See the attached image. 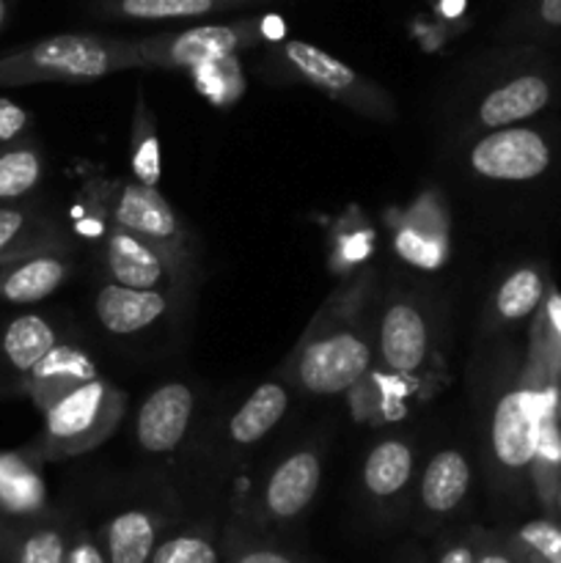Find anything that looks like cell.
<instances>
[{"label": "cell", "instance_id": "4dcf8cb0", "mask_svg": "<svg viewBox=\"0 0 561 563\" xmlns=\"http://www.w3.org/2000/svg\"><path fill=\"white\" fill-rule=\"evenodd\" d=\"M152 563H218V555L201 537H170L154 550Z\"/></svg>", "mask_w": 561, "mask_h": 563}, {"label": "cell", "instance_id": "4316f807", "mask_svg": "<svg viewBox=\"0 0 561 563\" xmlns=\"http://www.w3.org/2000/svg\"><path fill=\"white\" fill-rule=\"evenodd\" d=\"M130 174L141 185L157 187L163 176V157H160V135L157 121L143 88L135 93V110H132V132H130Z\"/></svg>", "mask_w": 561, "mask_h": 563}, {"label": "cell", "instance_id": "e575fe53", "mask_svg": "<svg viewBox=\"0 0 561 563\" xmlns=\"http://www.w3.org/2000/svg\"><path fill=\"white\" fill-rule=\"evenodd\" d=\"M440 563H476V555H473V550L465 548V544H457V548L446 550Z\"/></svg>", "mask_w": 561, "mask_h": 563}, {"label": "cell", "instance_id": "7a4b0ae2", "mask_svg": "<svg viewBox=\"0 0 561 563\" xmlns=\"http://www.w3.org/2000/svg\"><path fill=\"white\" fill-rule=\"evenodd\" d=\"M556 385L526 355L506 352L501 361L487 412V451L498 473L512 482H531L539 423L544 407L556 399Z\"/></svg>", "mask_w": 561, "mask_h": 563}, {"label": "cell", "instance_id": "cb8c5ba5", "mask_svg": "<svg viewBox=\"0 0 561 563\" xmlns=\"http://www.w3.org/2000/svg\"><path fill=\"white\" fill-rule=\"evenodd\" d=\"M473 471L465 451L440 449L429 456L421 473V504L432 515H449L465 500Z\"/></svg>", "mask_w": 561, "mask_h": 563}, {"label": "cell", "instance_id": "83f0119b", "mask_svg": "<svg viewBox=\"0 0 561 563\" xmlns=\"http://www.w3.org/2000/svg\"><path fill=\"white\" fill-rule=\"evenodd\" d=\"M154 528L152 515L146 511H124L108 522V555L110 563H146L154 553Z\"/></svg>", "mask_w": 561, "mask_h": 563}, {"label": "cell", "instance_id": "d6986e66", "mask_svg": "<svg viewBox=\"0 0 561 563\" xmlns=\"http://www.w3.org/2000/svg\"><path fill=\"white\" fill-rule=\"evenodd\" d=\"M58 245H69V240L36 198L0 203V264Z\"/></svg>", "mask_w": 561, "mask_h": 563}, {"label": "cell", "instance_id": "52a82bcc", "mask_svg": "<svg viewBox=\"0 0 561 563\" xmlns=\"http://www.w3.org/2000/svg\"><path fill=\"white\" fill-rule=\"evenodd\" d=\"M559 163V132L534 121L479 132L468 146V170L490 185L534 187L553 179Z\"/></svg>", "mask_w": 561, "mask_h": 563}, {"label": "cell", "instance_id": "836d02e7", "mask_svg": "<svg viewBox=\"0 0 561 563\" xmlns=\"http://www.w3.org/2000/svg\"><path fill=\"white\" fill-rule=\"evenodd\" d=\"M237 563H292L286 555L273 553V550H251V553L242 555Z\"/></svg>", "mask_w": 561, "mask_h": 563}, {"label": "cell", "instance_id": "30bf717a", "mask_svg": "<svg viewBox=\"0 0 561 563\" xmlns=\"http://www.w3.org/2000/svg\"><path fill=\"white\" fill-rule=\"evenodd\" d=\"M99 267L105 280L132 289L185 291L193 278V258L168 251L146 236L130 234L102 220L99 240Z\"/></svg>", "mask_w": 561, "mask_h": 563}, {"label": "cell", "instance_id": "8d00e7d4", "mask_svg": "<svg viewBox=\"0 0 561 563\" xmlns=\"http://www.w3.org/2000/svg\"><path fill=\"white\" fill-rule=\"evenodd\" d=\"M11 11H14V0H0V33H3V27L9 25Z\"/></svg>", "mask_w": 561, "mask_h": 563}, {"label": "cell", "instance_id": "8992f818", "mask_svg": "<svg viewBox=\"0 0 561 563\" xmlns=\"http://www.w3.org/2000/svg\"><path fill=\"white\" fill-rule=\"evenodd\" d=\"M264 69L286 80L302 82L372 121H385V124L396 121L394 97L380 82L369 80L350 64L311 42H300V38L273 42L264 55Z\"/></svg>", "mask_w": 561, "mask_h": 563}, {"label": "cell", "instance_id": "f35d334b", "mask_svg": "<svg viewBox=\"0 0 561 563\" xmlns=\"http://www.w3.org/2000/svg\"><path fill=\"white\" fill-rule=\"evenodd\" d=\"M553 517L561 522V482H559V489H556V500H553Z\"/></svg>", "mask_w": 561, "mask_h": 563}, {"label": "cell", "instance_id": "44dd1931", "mask_svg": "<svg viewBox=\"0 0 561 563\" xmlns=\"http://www.w3.org/2000/svg\"><path fill=\"white\" fill-rule=\"evenodd\" d=\"M256 3H270V0H88V11L99 20L170 22L198 20V16L248 9Z\"/></svg>", "mask_w": 561, "mask_h": 563}, {"label": "cell", "instance_id": "ffe728a7", "mask_svg": "<svg viewBox=\"0 0 561 563\" xmlns=\"http://www.w3.org/2000/svg\"><path fill=\"white\" fill-rule=\"evenodd\" d=\"M47 506L42 460L31 449L0 451V517L28 520Z\"/></svg>", "mask_w": 561, "mask_h": 563}, {"label": "cell", "instance_id": "8fae6325", "mask_svg": "<svg viewBox=\"0 0 561 563\" xmlns=\"http://www.w3.org/2000/svg\"><path fill=\"white\" fill-rule=\"evenodd\" d=\"M435 324L416 295H394L383 302L374 333V355L391 374L424 385L435 366Z\"/></svg>", "mask_w": 561, "mask_h": 563}, {"label": "cell", "instance_id": "277c9868", "mask_svg": "<svg viewBox=\"0 0 561 563\" xmlns=\"http://www.w3.org/2000/svg\"><path fill=\"white\" fill-rule=\"evenodd\" d=\"M493 75L473 97L468 124L473 132L528 124L553 108L561 86V69L548 47L509 44L501 49Z\"/></svg>", "mask_w": 561, "mask_h": 563}, {"label": "cell", "instance_id": "9a60e30c", "mask_svg": "<svg viewBox=\"0 0 561 563\" xmlns=\"http://www.w3.org/2000/svg\"><path fill=\"white\" fill-rule=\"evenodd\" d=\"M75 273L72 245L44 247L28 256L0 264V300L9 306H33L53 297L61 286L69 284Z\"/></svg>", "mask_w": 561, "mask_h": 563}, {"label": "cell", "instance_id": "ac0fdd59", "mask_svg": "<svg viewBox=\"0 0 561 563\" xmlns=\"http://www.w3.org/2000/svg\"><path fill=\"white\" fill-rule=\"evenodd\" d=\"M97 363L94 357L82 350L75 341L64 339L53 352L42 357L36 368L28 374L25 379L16 388V396H28L33 401L38 412L47 410L55 399H61L64 394H69L72 388L82 383H91L97 379Z\"/></svg>", "mask_w": 561, "mask_h": 563}, {"label": "cell", "instance_id": "ba28073f", "mask_svg": "<svg viewBox=\"0 0 561 563\" xmlns=\"http://www.w3.org/2000/svg\"><path fill=\"white\" fill-rule=\"evenodd\" d=\"M267 38L264 16H240L234 22H201L179 31L138 36L143 69H185L234 58Z\"/></svg>", "mask_w": 561, "mask_h": 563}, {"label": "cell", "instance_id": "1f68e13d", "mask_svg": "<svg viewBox=\"0 0 561 563\" xmlns=\"http://www.w3.org/2000/svg\"><path fill=\"white\" fill-rule=\"evenodd\" d=\"M33 115L14 99L0 97V148L31 135Z\"/></svg>", "mask_w": 561, "mask_h": 563}, {"label": "cell", "instance_id": "d6a6232c", "mask_svg": "<svg viewBox=\"0 0 561 563\" xmlns=\"http://www.w3.org/2000/svg\"><path fill=\"white\" fill-rule=\"evenodd\" d=\"M64 563H105V559L91 542H77L75 548L66 550V561Z\"/></svg>", "mask_w": 561, "mask_h": 563}, {"label": "cell", "instance_id": "4fadbf2b", "mask_svg": "<svg viewBox=\"0 0 561 563\" xmlns=\"http://www.w3.org/2000/svg\"><path fill=\"white\" fill-rule=\"evenodd\" d=\"M196 394L185 383H165L143 399L135 416V440L146 454H174L190 432Z\"/></svg>", "mask_w": 561, "mask_h": 563}, {"label": "cell", "instance_id": "d590c367", "mask_svg": "<svg viewBox=\"0 0 561 563\" xmlns=\"http://www.w3.org/2000/svg\"><path fill=\"white\" fill-rule=\"evenodd\" d=\"M476 563H515V559L506 553H501V550H490V553L479 555Z\"/></svg>", "mask_w": 561, "mask_h": 563}, {"label": "cell", "instance_id": "7402d4cb", "mask_svg": "<svg viewBox=\"0 0 561 563\" xmlns=\"http://www.w3.org/2000/svg\"><path fill=\"white\" fill-rule=\"evenodd\" d=\"M289 390L292 385L286 379H264L248 394V399L237 407V412L229 421V440L234 445H256L258 440L267 438L289 410Z\"/></svg>", "mask_w": 561, "mask_h": 563}, {"label": "cell", "instance_id": "5b68a950", "mask_svg": "<svg viewBox=\"0 0 561 563\" xmlns=\"http://www.w3.org/2000/svg\"><path fill=\"white\" fill-rule=\"evenodd\" d=\"M127 416L124 390L97 377L42 410V432L28 449L42 462L75 460L108 443Z\"/></svg>", "mask_w": 561, "mask_h": 563}, {"label": "cell", "instance_id": "6da1fadb", "mask_svg": "<svg viewBox=\"0 0 561 563\" xmlns=\"http://www.w3.org/2000/svg\"><path fill=\"white\" fill-rule=\"evenodd\" d=\"M330 297L284 366V379L308 396H341L363 383L374 366V335L358 306V291Z\"/></svg>", "mask_w": 561, "mask_h": 563}, {"label": "cell", "instance_id": "f1b7e54d", "mask_svg": "<svg viewBox=\"0 0 561 563\" xmlns=\"http://www.w3.org/2000/svg\"><path fill=\"white\" fill-rule=\"evenodd\" d=\"M11 563H64L66 539L58 528L38 526L31 531L11 533Z\"/></svg>", "mask_w": 561, "mask_h": 563}, {"label": "cell", "instance_id": "74e56055", "mask_svg": "<svg viewBox=\"0 0 561 563\" xmlns=\"http://www.w3.org/2000/svg\"><path fill=\"white\" fill-rule=\"evenodd\" d=\"M556 421H559V429H561V377H559V385H556Z\"/></svg>", "mask_w": 561, "mask_h": 563}, {"label": "cell", "instance_id": "f546056e", "mask_svg": "<svg viewBox=\"0 0 561 563\" xmlns=\"http://www.w3.org/2000/svg\"><path fill=\"white\" fill-rule=\"evenodd\" d=\"M517 548L537 563H561V522L556 517H537L517 528Z\"/></svg>", "mask_w": 561, "mask_h": 563}, {"label": "cell", "instance_id": "484cf974", "mask_svg": "<svg viewBox=\"0 0 561 563\" xmlns=\"http://www.w3.org/2000/svg\"><path fill=\"white\" fill-rule=\"evenodd\" d=\"M498 36L506 44L556 47L561 44V0H517Z\"/></svg>", "mask_w": 561, "mask_h": 563}, {"label": "cell", "instance_id": "e0dca14e", "mask_svg": "<svg viewBox=\"0 0 561 563\" xmlns=\"http://www.w3.org/2000/svg\"><path fill=\"white\" fill-rule=\"evenodd\" d=\"M319 482H322V456L314 445H300L273 467L264 482L262 500L270 515L289 520L311 506Z\"/></svg>", "mask_w": 561, "mask_h": 563}, {"label": "cell", "instance_id": "2e32d148", "mask_svg": "<svg viewBox=\"0 0 561 563\" xmlns=\"http://www.w3.org/2000/svg\"><path fill=\"white\" fill-rule=\"evenodd\" d=\"M550 286L553 284H550L544 262L531 258V262L512 267L490 295L487 328L493 333H512V330L528 328L542 308Z\"/></svg>", "mask_w": 561, "mask_h": 563}, {"label": "cell", "instance_id": "3957f363", "mask_svg": "<svg viewBox=\"0 0 561 563\" xmlns=\"http://www.w3.org/2000/svg\"><path fill=\"white\" fill-rule=\"evenodd\" d=\"M127 69H143L135 38L105 33H53L0 53V88L94 82Z\"/></svg>", "mask_w": 561, "mask_h": 563}, {"label": "cell", "instance_id": "7c38bea8", "mask_svg": "<svg viewBox=\"0 0 561 563\" xmlns=\"http://www.w3.org/2000/svg\"><path fill=\"white\" fill-rule=\"evenodd\" d=\"M64 330L44 313H16L0 324V399L16 396L22 379L64 341Z\"/></svg>", "mask_w": 561, "mask_h": 563}, {"label": "cell", "instance_id": "d4e9b609", "mask_svg": "<svg viewBox=\"0 0 561 563\" xmlns=\"http://www.w3.org/2000/svg\"><path fill=\"white\" fill-rule=\"evenodd\" d=\"M44 176H47V157L33 132L0 148V203L36 198Z\"/></svg>", "mask_w": 561, "mask_h": 563}, {"label": "cell", "instance_id": "5bb4252c", "mask_svg": "<svg viewBox=\"0 0 561 563\" xmlns=\"http://www.w3.org/2000/svg\"><path fill=\"white\" fill-rule=\"evenodd\" d=\"M179 295L182 291L132 289V286L105 280L94 295V317L105 333L130 339L163 322L179 302Z\"/></svg>", "mask_w": 561, "mask_h": 563}, {"label": "cell", "instance_id": "603a6c76", "mask_svg": "<svg viewBox=\"0 0 561 563\" xmlns=\"http://www.w3.org/2000/svg\"><path fill=\"white\" fill-rule=\"evenodd\" d=\"M416 473V445L407 438L391 434V438L377 440L366 451L363 460V487L372 498L388 500L396 498L407 484L413 482Z\"/></svg>", "mask_w": 561, "mask_h": 563}, {"label": "cell", "instance_id": "9c48e42d", "mask_svg": "<svg viewBox=\"0 0 561 563\" xmlns=\"http://www.w3.org/2000/svg\"><path fill=\"white\" fill-rule=\"evenodd\" d=\"M88 196L105 223H113L130 234L146 236L168 251L193 258L190 229L157 187L141 185L130 176V179L97 181L88 187Z\"/></svg>", "mask_w": 561, "mask_h": 563}]
</instances>
